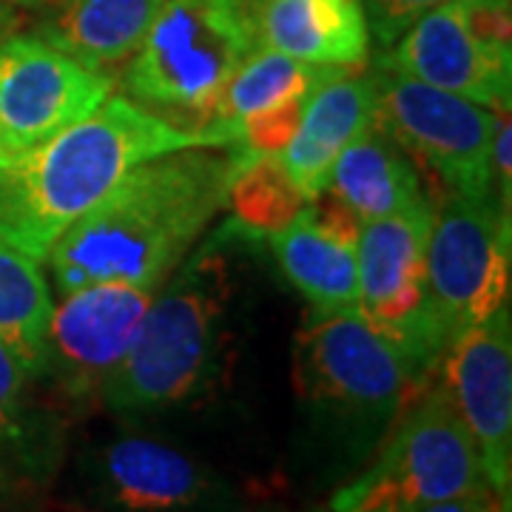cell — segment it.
Returning <instances> with one entry per match:
<instances>
[{"label":"cell","instance_id":"obj_26","mask_svg":"<svg viewBox=\"0 0 512 512\" xmlns=\"http://www.w3.org/2000/svg\"><path fill=\"white\" fill-rule=\"evenodd\" d=\"M512 123L510 111H498L493 146H490V191L501 208L512 211Z\"/></svg>","mask_w":512,"mask_h":512},{"label":"cell","instance_id":"obj_9","mask_svg":"<svg viewBox=\"0 0 512 512\" xmlns=\"http://www.w3.org/2000/svg\"><path fill=\"white\" fill-rule=\"evenodd\" d=\"M376 123L450 194L490 191V146L498 111L441 92L416 77L373 66Z\"/></svg>","mask_w":512,"mask_h":512},{"label":"cell","instance_id":"obj_10","mask_svg":"<svg viewBox=\"0 0 512 512\" xmlns=\"http://www.w3.org/2000/svg\"><path fill=\"white\" fill-rule=\"evenodd\" d=\"M114 89L109 72H94L40 35L0 40V148L18 157L57 131L89 117Z\"/></svg>","mask_w":512,"mask_h":512},{"label":"cell","instance_id":"obj_12","mask_svg":"<svg viewBox=\"0 0 512 512\" xmlns=\"http://www.w3.org/2000/svg\"><path fill=\"white\" fill-rule=\"evenodd\" d=\"M154 291L134 285H89L63 293L52 308L40 353V379L69 402H89L126 359Z\"/></svg>","mask_w":512,"mask_h":512},{"label":"cell","instance_id":"obj_29","mask_svg":"<svg viewBox=\"0 0 512 512\" xmlns=\"http://www.w3.org/2000/svg\"><path fill=\"white\" fill-rule=\"evenodd\" d=\"M9 3H12V6H23V9H37L43 0H9Z\"/></svg>","mask_w":512,"mask_h":512},{"label":"cell","instance_id":"obj_17","mask_svg":"<svg viewBox=\"0 0 512 512\" xmlns=\"http://www.w3.org/2000/svg\"><path fill=\"white\" fill-rule=\"evenodd\" d=\"M163 0H43L35 35L94 72L126 63Z\"/></svg>","mask_w":512,"mask_h":512},{"label":"cell","instance_id":"obj_1","mask_svg":"<svg viewBox=\"0 0 512 512\" xmlns=\"http://www.w3.org/2000/svg\"><path fill=\"white\" fill-rule=\"evenodd\" d=\"M237 165L234 154L185 148L131 168L49 248L57 291L106 282L157 291L225 205Z\"/></svg>","mask_w":512,"mask_h":512},{"label":"cell","instance_id":"obj_23","mask_svg":"<svg viewBox=\"0 0 512 512\" xmlns=\"http://www.w3.org/2000/svg\"><path fill=\"white\" fill-rule=\"evenodd\" d=\"M37 376L0 339V476L43 464L46 439H37L29 387Z\"/></svg>","mask_w":512,"mask_h":512},{"label":"cell","instance_id":"obj_24","mask_svg":"<svg viewBox=\"0 0 512 512\" xmlns=\"http://www.w3.org/2000/svg\"><path fill=\"white\" fill-rule=\"evenodd\" d=\"M470 35L501 63L512 66V0H458Z\"/></svg>","mask_w":512,"mask_h":512},{"label":"cell","instance_id":"obj_11","mask_svg":"<svg viewBox=\"0 0 512 512\" xmlns=\"http://www.w3.org/2000/svg\"><path fill=\"white\" fill-rule=\"evenodd\" d=\"M441 387L476 444L481 470L510 512L512 501V322L510 305L458 333L441 359Z\"/></svg>","mask_w":512,"mask_h":512},{"label":"cell","instance_id":"obj_19","mask_svg":"<svg viewBox=\"0 0 512 512\" xmlns=\"http://www.w3.org/2000/svg\"><path fill=\"white\" fill-rule=\"evenodd\" d=\"M268 242L279 271L311 302L313 316L356 308L359 302L356 245L325 234L305 208L282 231L271 234Z\"/></svg>","mask_w":512,"mask_h":512},{"label":"cell","instance_id":"obj_31","mask_svg":"<svg viewBox=\"0 0 512 512\" xmlns=\"http://www.w3.org/2000/svg\"><path fill=\"white\" fill-rule=\"evenodd\" d=\"M271 512H274V510H271Z\"/></svg>","mask_w":512,"mask_h":512},{"label":"cell","instance_id":"obj_27","mask_svg":"<svg viewBox=\"0 0 512 512\" xmlns=\"http://www.w3.org/2000/svg\"><path fill=\"white\" fill-rule=\"evenodd\" d=\"M376 512H504L498 498L490 487L458 498H444V501H430L419 507H402V510H376Z\"/></svg>","mask_w":512,"mask_h":512},{"label":"cell","instance_id":"obj_5","mask_svg":"<svg viewBox=\"0 0 512 512\" xmlns=\"http://www.w3.org/2000/svg\"><path fill=\"white\" fill-rule=\"evenodd\" d=\"M262 0H163L126 60L123 89L137 106L205 128L222 89L259 43Z\"/></svg>","mask_w":512,"mask_h":512},{"label":"cell","instance_id":"obj_20","mask_svg":"<svg viewBox=\"0 0 512 512\" xmlns=\"http://www.w3.org/2000/svg\"><path fill=\"white\" fill-rule=\"evenodd\" d=\"M325 66H311L296 57L279 52L274 46L256 43V49L242 60L228 86L222 89L217 106L211 111L205 128L222 134L225 148L234 146V131L248 117L276 103L308 97L311 86Z\"/></svg>","mask_w":512,"mask_h":512},{"label":"cell","instance_id":"obj_6","mask_svg":"<svg viewBox=\"0 0 512 512\" xmlns=\"http://www.w3.org/2000/svg\"><path fill=\"white\" fill-rule=\"evenodd\" d=\"M484 487L476 444L444 387L430 382L390 427L376 461L333 495L330 512L402 510Z\"/></svg>","mask_w":512,"mask_h":512},{"label":"cell","instance_id":"obj_4","mask_svg":"<svg viewBox=\"0 0 512 512\" xmlns=\"http://www.w3.org/2000/svg\"><path fill=\"white\" fill-rule=\"evenodd\" d=\"M293 370L316 433L353 458L373 453L410 399L430 384L359 308L311 316L296 336Z\"/></svg>","mask_w":512,"mask_h":512},{"label":"cell","instance_id":"obj_8","mask_svg":"<svg viewBox=\"0 0 512 512\" xmlns=\"http://www.w3.org/2000/svg\"><path fill=\"white\" fill-rule=\"evenodd\" d=\"M433 222V200L362 222L356 239L359 302L356 308L393 348L402 353L421 382H433L447 339L430 311L424 282V248Z\"/></svg>","mask_w":512,"mask_h":512},{"label":"cell","instance_id":"obj_16","mask_svg":"<svg viewBox=\"0 0 512 512\" xmlns=\"http://www.w3.org/2000/svg\"><path fill=\"white\" fill-rule=\"evenodd\" d=\"M259 43L311 66H365L370 55L362 0H262Z\"/></svg>","mask_w":512,"mask_h":512},{"label":"cell","instance_id":"obj_30","mask_svg":"<svg viewBox=\"0 0 512 512\" xmlns=\"http://www.w3.org/2000/svg\"><path fill=\"white\" fill-rule=\"evenodd\" d=\"M6 160H9V157H6V151L0 148V163H6Z\"/></svg>","mask_w":512,"mask_h":512},{"label":"cell","instance_id":"obj_28","mask_svg":"<svg viewBox=\"0 0 512 512\" xmlns=\"http://www.w3.org/2000/svg\"><path fill=\"white\" fill-rule=\"evenodd\" d=\"M12 29H15V9L9 0H0V40L12 35Z\"/></svg>","mask_w":512,"mask_h":512},{"label":"cell","instance_id":"obj_21","mask_svg":"<svg viewBox=\"0 0 512 512\" xmlns=\"http://www.w3.org/2000/svg\"><path fill=\"white\" fill-rule=\"evenodd\" d=\"M52 308L55 302L40 259L0 237V339L18 353L37 379Z\"/></svg>","mask_w":512,"mask_h":512},{"label":"cell","instance_id":"obj_15","mask_svg":"<svg viewBox=\"0 0 512 512\" xmlns=\"http://www.w3.org/2000/svg\"><path fill=\"white\" fill-rule=\"evenodd\" d=\"M376 120L373 74L362 66H325L302 106V120L276 160L299 191L313 200L330 183L336 157Z\"/></svg>","mask_w":512,"mask_h":512},{"label":"cell","instance_id":"obj_13","mask_svg":"<svg viewBox=\"0 0 512 512\" xmlns=\"http://www.w3.org/2000/svg\"><path fill=\"white\" fill-rule=\"evenodd\" d=\"M89 493L117 512H231L237 490L174 444L117 436L80 461Z\"/></svg>","mask_w":512,"mask_h":512},{"label":"cell","instance_id":"obj_7","mask_svg":"<svg viewBox=\"0 0 512 512\" xmlns=\"http://www.w3.org/2000/svg\"><path fill=\"white\" fill-rule=\"evenodd\" d=\"M512 211L493 194L441 191L424 248L430 311L447 345L510 299Z\"/></svg>","mask_w":512,"mask_h":512},{"label":"cell","instance_id":"obj_2","mask_svg":"<svg viewBox=\"0 0 512 512\" xmlns=\"http://www.w3.org/2000/svg\"><path fill=\"white\" fill-rule=\"evenodd\" d=\"M185 148H225V140L214 128L174 126L128 97H106L89 117L0 163V237L43 262L131 168Z\"/></svg>","mask_w":512,"mask_h":512},{"label":"cell","instance_id":"obj_22","mask_svg":"<svg viewBox=\"0 0 512 512\" xmlns=\"http://www.w3.org/2000/svg\"><path fill=\"white\" fill-rule=\"evenodd\" d=\"M308 202L276 157H254L251 163L237 165V174L231 177L222 205L231 211L225 228L245 242L271 237L296 220Z\"/></svg>","mask_w":512,"mask_h":512},{"label":"cell","instance_id":"obj_18","mask_svg":"<svg viewBox=\"0 0 512 512\" xmlns=\"http://www.w3.org/2000/svg\"><path fill=\"white\" fill-rule=\"evenodd\" d=\"M328 188L362 222L382 220L427 200L419 165L376 120L336 157Z\"/></svg>","mask_w":512,"mask_h":512},{"label":"cell","instance_id":"obj_3","mask_svg":"<svg viewBox=\"0 0 512 512\" xmlns=\"http://www.w3.org/2000/svg\"><path fill=\"white\" fill-rule=\"evenodd\" d=\"M231 242L234 234L220 228L151 299L134 345L97 396L114 416L137 419L180 407L217 376L228 330Z\"/></svg>","mask_w":512,"mask_h":512},{"label":"cell","instance_id":"obj_25","mask_svg":"<svg viewBox=\"0 0 512 512\" xmlns=\"http://www.w3.org/2000/svg\"><path fill=\"white\" fill-rule=\"evenodd\" d=\"M441 3L447 0H362L370 40H376L382 52L390 49L416 20Z\"/></svg>","mask_w":512,"mask_h":512},{"label":"cell","instance_id":"obj_14","mask_svg":"<svg viewBox=\"0 0 512 512\" xmlns=\"http://www.w3.org/2000/svg\"><path fill=\"white\" fill-rule=\"evenodd\" d=\"M376 66L467 97L484 109L510 111L512 106V66L495 60L470 35L458 0H447L416 20L376 57Z\"/></svg>","mask_w":512,"mask_h":512}]
</instances>
